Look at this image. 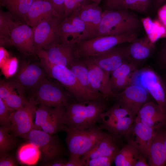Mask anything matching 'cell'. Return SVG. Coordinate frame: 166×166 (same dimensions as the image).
I'll return each instance as SVG.
<instances>
[{
    "instance_id": "1",
    "label": "cell",
    "mask_w": 166,
    "mask_h": 166,
    "mask_svg": "<svg viewBox=\"0 0 166 166\" xmlns=\"http://www.w3.org/2000/svg\"><path fill=\"white\" fill-rule=\"evenodd\" d=\"M103 97L86 103L71 102L66 107L65 125L74 129L87 128L101 121V116L107 108Z\"/></svg>"
},
{
    "instance_id": "2",
    "label": "cell",
    "mask_w": 166,
    "mask_h": 166,
    "mask_svg": "<svg viewBox=\"0 0 166 166\" xmlns=\"http://www.w3.org/2000/svg\"><path fill=\"white\" fill-rule=\"evenodd\" d=\"M39 58L40 64L47 75L63 85L73 96L77 102L86 103L104 97L99 93L91 91L84 87L67 67L53 64L43 57Z\"/></svg>"
},
{
    "instance_id": "3",
    "label": "cell",
    "mask_w": 166,
    "mask_h": 166,
    "mask_svg": "<svg viewBox=\"0 0 166 166\" xmlns=\"http://www.w3.org/2000/svg\"><path fill=\"white\" fill-rule=\"evenodd\" d=\"M142 25L141 20L127 10H105L95 37L137 33Z\"/></svg>"
},
{
    "instance_id": "4",
    "label": "cell",
    "mask_w": 166,
    "mask_h": 166,
    "mask_svg": "<svg viewBox=\"0 0 166 166\" xmlns=\"http://www.w3.org/2000/svg\"><path fill=\"white\" fill-rule=\"evenodd\" d=\"M63 131L69 157L81 158L107 133L97 125L85 129H74L65 125Z\"/></svg>"
},
{
    "instance_id": "5",
    "label": "cell",
    "mask_w": 166,
    "mask_h": 166,
    "mask_svg": "<svg viewBox=\"0 0 166 166\" xmlns=\"http://www.w3.org/2000/svg\"><path fill=\"white\" fill-rule=\"evenodd\" d=\"M63 87L60 83L53 81L46 77L28 91V100L36 105L66 107L71 102L70 95H72Z\"/></svg>"
},
{
    "instance_id": "6",
    "label": "cell",
    "mask_w": 166,
    "mask_h": 166,
    "mask_svg": "<svg viewBox=\"0 0 166 166\" xmlns=\"http://www.w3.org/2000/svg\"><path fill=\"white\" fill-rule=\"evenodd\" d=\"M138 33L119 35L99 36L87 39L76 46L75 59H81L101 54L125 43H130L138 38Z\"/></svg>"
},
{
    "instance_id": "7",
    "label": "cell",
    "mask_w": 166,
    "mask_h": 166,
    "mask_svg": "<svg viewBox=\"0 0 166 166\" xmlns=\"http://www.w3.org/2000/svg\"><path fill=\"white\" fill-rule=\"evenodd\" d=\"M131 84L145 89L166 114V88L160 76L155 71L148 68L138 69L132 76Z\"/></svg>"
},
{
    "instance_id": "8",
    "label": "cell",
    "mask_w": 166,
    "mask_h": 166,
    "mask_svg": "<svg viewBox=\"0 0 166 166\" xmlns=\"http://www.w3.org/2000/svg\"><path fill=\"white\" fill-rule=\"evenodd\" d=\"M91 38L84 23L76 14L73 13L61 21L57 43L75 47Z\"/></svg>"
},
{
    "instance_id": "9",
    "label": "cell",
    "mask_w": 166,
    "mask_h": 166,
    "mask_svg": "<svg viewBox=\"0 0 166 166\" xmlns=\"http://www.w3.org/2000/svg\"><path fill=\"white\" fill-rule=\"evenodd\" d=\"M26 139L39 148L44 163L61 157L63 154V144L57 135L33 128Z\"/></svg>"
},
{
    "instance_id": "10",
    "label": "cell",
    "mask_w": 166,
    "mask_h": 166,
    "mask_svg": "<svg viewBox=\"0 0 166 166\" xmlns=\"http://www.w3.org/2000/svg\"><path fill=\"white\" fill-rule=\"evenodd\" d=\"M156 130L134 120L124 136L128 144L148 159L150 146Z\"/></svg>"
},
{
    "instance_id": "11",
    "label": "cell",
    "mask_w": 166,
    "mask_h": 166,
    "mask_svg": "<svg viewBox=\"0 0 166 166\" xmlns=\"http://www.w3.org/2000/svg\"><path fill=\"white\" fill-rule=\"evenodd\" d=\"M62 19L56 17L49 18L33 28L36 53L57 42L58 28Z\"/></svg>"
},
{
    "instance_id": "12",
    "label": "cell",
    "mask_w": 166,
    "mask_h": 166,
    "mask_svg": "<svg viewBox=\"0 0 166 166\" xmlns=\"http://www.w3.org/2000/svg\"><path fill=\"white\" fill-rule=\"evenodd\" d=\"M14 18L10 26L9 36L11 45L26 54L36 53L33 28L26 23L15 20Z\"/></svg>"
},
{
    "instance_id": "13",
    "label": "cell",
    "mask_w": 166,
    "mask_h": 166,
    "mask_svg": "<svg viewBox=\"0 0 166 166\" xmlns=\"http://www.w3.org/2000/svg\"><path fill=\"white\" fill-rule=\"evenodd\" d=\"M30 102L26 106L12 111L10 116V131L15 136L25 139L34 128L33 118L37 108L36 105Z\"/></svg>"
},
{
    "instance_id": "14",
    "label": "cell",
    "mask_w": 166,
    "mask_h": 166,
    "mask_svg": "<svg viewBox=\"0 0 166 166\" xmlns=\"http://www.w3.org/2000/svg\"><path fill=\"white\" fill-rule=\"evenodd\" d=\"M114 99L135 117L141 107L149 101L148 93L142 87L131 84L121 93H116Z\"/></svg>"
},
{
    "instance_id": "15",
    "label": "cell",
    "mask_w": 166,
    "mask_h": 166,
    "mask_svg": "<svg viewBox=\"0 0 166 166\" xmlns=\"http://www.w3.org/2000/svg\"><path fill=\"white\" fill-rule=\"evenodd\" d=\"M47 75L40 65L24 62L21 65L13 80L17 86L25 94L26 91L38 85Z\"/></svg>"
},
{
    "instance_id": "16",
    "label": "cell",
    "mask_w": 166,
    "mask_h": 166,
    "mask_svg": "<svg viewBox=\"0 0 166 166\" xmlns=\"http://www.w3.org/2000/svg\"><path fill=\"white\" fill-rule=\"evenodd\" d=\"M81 59L87 67L89 81L94 91L100 93L106 98L114 99L116 93L111 89L110 74L97 65L90 57Z\"/></svg>"
},
{
    "instance_id": "17",
    "label": "cell",
    "mask_w": 166,
    "mask_h": 166,
    "mask_svg": "<svg viewBox=\"0 0 166 166\" xmlns=\"http://www.w3.org/2000/svg\"><path fill=\"white\" fill-rule=\"evenodd\" d=\"M74 47L57 42L37 51L36 54L38 56L45 57L53 64L68 68L75 59Z\"/></svg>"
},
{
    "instance_id": "18",
    "label": "cell",
    "mask_w": 166,
    "mask_h": 166,
    "mask_svg": "<svg viewBox=\"0 0 166 166\" xmlns=\"http://www.w3.org/2000/svg\"><path fill=\"white\" fill-rule=\"evenodd\" d=\"M119 45L101 54L89 57L97 65L111 74L124 63L131 62L127 52V47Z\"/></svg>"
},
{
    "instance_id": "19",
    "label": "cell",
    "mask_w": 166,
    "mask_h": 166,
    "mask_svg": "<svg viewBox=\"0 0 166 166\" xmlns=\"http://www.w3.org/2000/svg\"><path fill=\"white\" fill-rule=\"evenodd\" d=\"M134 121L157 129L162 127L166 122V114L157 104L149 101L139 110Z\"/></svg>"
},
{
    "instance_id": "20",
    "label": "cell",
    "mask_w": 166,
    "mask_h": 166,
    "mask_svg": "<svg viewBox=\"0 0 166 166\" xmlns=\"http://www.w3.org/2000/svg\"><path fill=\"white\" fill-rule=\"evenodd\" d=\"M52 17L63 18L48 0H34L23 20L33 28L42 21Z\"/></svg>"
},
{
    "instance_id": "21",
    "label": "cell",
    "mask_w": 166,
    "mask_h": 166,
    "mask_svg": "<svg viewBox=\"0 0 166 166\" xmlns=\"http://www.w3.org/2000/svg\"><path fill=\"white\" fill-rule=\"evenodd\" d=\"M103 11L99 4L93 2L82 6L74 13L84 23L92 38L95 37L101 22Z\"/></svg>"
},
{
    "instance_id": "22",
    "label": "cell",
    "mask_w": 166,
    "mask_h": 166,
    "mask_svg": "<svg viewBox=\"0 0 166 166\" xmlns=\"http://www.w3.org/2000/svg\"><path fill=\"white\" fill-rule=\"evenodd\" d=\"M130 43L126 48L129 60L139 65L148 58L155 48L147 36L138 38Z\"/></svg>"
},
{
    "instance_id": "23",
    "label": "cell",
    "mask_w": 166,
    "mask_h": 166,
    "mask_svg": "<svg viewBox=\"0 0 166 166\" xmlns=\"http://www.w3.org/2000/svg\"><path fill=\"white\" fill-rule=\"evenodd\" d=\"M118 141L110 134H107L81 158L85 161L93 158L116 154L120 149Z\"/></svg>"
},
{
    "instance_id": "24",
    "label": "cell",
    "mask_w": 166,
    "mask_h": 166,
    "mask_svg": "<svg viewBox=\"0 0 166 166\" xmlns=\"http://www.w3.org/2000/svg\"><path fill=\"white\" fill-rule=\"evenodd\" d=\"M164 131V125L156 130L150 148L148 158L149 166H164L166 165Z\"/></svg>"
},
{
    "instance_id": "25",
    "label": "cell",
    "mask_w": 166,
    "mask_h": 166,
    "mask_svg": "<svg viewBox=\"0 0 166 166\" xmlns=\"http://www.w3.org/2000/svg\"><path fill=\"white\" fill-rule=\"evenodd\" d=\"M129 115L133 116L128 109L116 102L101 114L102 124L99 127L102 130H107L111 135L118 122L123 118Z\"/></svg>"
},
{
    "instance_id": "26",
    "label": "cell",
    "mask_w": 166,
    "mask_h": 166,
    "mask_svg": "<svg viewBox=\"0 0 166 166\" xmlns=\"http://www.w3.org/2000/svg\"><path fill=\"white\" fill-rule=\"evenodd\" d=\"M65 107H56L54 113L41 128L45 132L55 134L60 131H63L65 125Z\"/></svg>"
},
{
    "instance_id": "27",
    "label": "cell",
    "mask_w": 166,
    "mask_h": 166,
    "mask_svg": "<svg viewBox=\"0 0 166 166\" xmlns=\"http://www.w3.org/2000/svg\"><path fill=\"white\" fill-rule=\"evenodd\" d=\"M41 156V152L39 148L29 142L21 146L17 152L19 161L21 163L27 165H35Z\"/></svg>"
},
{
    "instance_id": "28",
    "label": "cell",
    "mask_w": 166,
    "mask_h": 166,
    "mask_svg": "<svg viewBox=\"0 0 166 166\" xmlns=\"http://www.w3.org/2000/svg\"><path fill=\"white\" fill-rule=\"evenodd\" d=\"M140 153L127 143L117 153L114 162L116 166H134Z\"/></svg>"
},
{
    "instance_id": "29",
    "label": "cell",
    "mask_w": 166,
    "mask_h": 166,
    "mask_svg": "<svg viewBox=\"0 0 166 166\" xmlns=\"http://www.w3.org/2000/svg\"><path fill=\"white\" fill-rule=\"evenodd\" d=\"M140 20L147 36L152 43L154 44L159 38L166 37V28L159 20H152L148 17Z\"/></svg>"
},
{
    "instance_id": "30",
    "label": "cell",
    "mask_w": 166,
    "mask_h": 166,
    "mask_svg": "<svg viewBox=\"0 0 166 166\" xmlns=\"http://www.w3.org/2000/svg\"><path fill=\"white\" fill-rule=\"evenodd\" d=\"M34 0H0V1L1 4L6 7L13 16L24 20Z\"/></svg>"
},
{
    "instance_id": "31",
    "label": "cell",
    "mask_w": 166,
    "mask_h": 166,
    "mask_svg": "<svg viewBox=\"0 0 166 166\" xmlns=\"http://www.w3.org/2000/svg\"><path fill=\"white\" fill-rule=\"evenodd\" d=\"M68 68L82 85L87 89L94 91L89 81L88 68L81 59H75Z\"/></svg>"
},
{
    "instance_id": "32",
    "label": "cell",
    "mask_w": 166,
    "mask_h": 166,
    "mask_svg": "<svg viewBox=\"0 0 166 166\" xmlns=\"http://www.w3.org/2000/svg\"><path fill=\"white\" fill-rule=\"evenodd\" d=\"M10 128L7 126L0 127V158L9 155L10 152L16 146L18 140L13 134L9 132Z\"/></svg>"
},
{
    "instance_id": "33",
    "label": "cell",
    "mask_w": 166,
    "mask_h": 166,
    "mask_svg": "<svg viewBox=\"0 0 166 166\" xmlns=\"http://www.w3.org/2000/svg\"><path fill=\"white\" fill-rule=\"evenodd\" d=\"M3 100L8 108L12 111L26 106L30 102L17 86L16 88Z\"/></svg>"
},
{
    "instance_id": "34",
    "label": "cell",
    "mask_w": 166,
    "mask_h": 166,
    "mask_svg": "<svg viewBox=\"0 0 166 166\" xmlns=\"http://www.w3.org/2000/svg\"><path fill=\"white\" fill-rule=\"evenodd\" d=\"M14 18L9 12L0 11V44L11 45L10 38V22Z\"/></svg>"
},
{
    "instance_id": "35",
    "label": "cell",
    "mask_w": 166,
    "mask_h": 166,
    "mask_svg": "<svg viewBox=\"0 0 166 166\" xmlns=\"http://www.w3.org/2000/svg\"><path fill=\"white\" fill-rule=\"evenodd\" d=\"M139 65L131 62H126L112 72L110 81L131 76L138 69Z\"/></svg>"
},
{
    "instance_id": "36",
    "label": "cell",
    "mask_w": 166,
    "mask_h": 166,
    "mask_svg": "<svg viewBox=\"0 0 166 166\" xmlns=\"http://www.w3.org/2000/svg\"><path fill=\"white\" fill-rule=\"evenodd\" d=\"M18 67V61L16 57L9 58L0 67L2 73L6 78L15 75Z\"/></svg>"
},
{
    "instance_id": "37",
    "label": "cell",
    "mask_w": 166,
    "mask_h": 166,
    "mask_svg": "<svg viewBox=\"0 0 166 166\" xmlns=\"http://www.w3.org/2000/svg\"><path fill=\"white\" fill-rule=\"evenodd\" d=\"M132 75L110 81L112 91L114 93H117L118 92L122 91L131 85Z\"/></svg>"
},
{
    "instance_id": "38",
    "label": "cell",
    "mask_w": 166,
    "mask_h": 166,
    "mask_svg": "<svg viewBox=\"0 0 166 166\" xmlns=\"http://www.w3.org/2000/svg\"><path fill=\"white\" fill-rule=\"evenodd\" d=\"M116 153L109 156H101L89 159L85 161V166H111L114 162Z\"/></svg>"
},
{
    "instance_id": "39",
    "label": "cell",
    "mask_w": 166,
    "mask_h": 166,
    "mask_svg": "<svg viewBox=\"0 0 166 166\" xmlns=\"http://www.w3.org/2000/svg\"><path fill=\"white\" fill-rule=\"evenodd\" d=\"M12 111L7 107L3 100L0 98V124L10 128V116Z\"/></svg>"
},
{
    "instance_id": "40",
    "label": "cell",
    "mask_w": 166,
    "mask_h": 166,
    "mask_svg": "<svg viewBox=\"0 0 166 166\" xmlns=\"http://www.w3.org/2000/svg\"><path fill=\"white\" fill-rule=\"evenodd\" d=\"M16 87L13 80L6 81L1 80L0 82V98L4 100Z\"/></svg>"
},
{
    "instance_id": "41",
    "label": "cell",
    "mask_w": 166,
    "mask_h": 166,
    "mask_svg": "<svg viewBox=\"0 0 166 166\" xmlns=\"http://www.w3.org/2000/svg\"><path fill=\"white\" fill-rule=\"evenodd\" d=\"M139 0H123L119 10H127L139 12Z\"/></svg>"
},
{
    "instance_id": "42",
    "label": "cell",
    "mask_w": 166,
    "mask_h": 166,
    "mask_svg": "<svg viewBox=\"0 0 166 166\" xmlns=\"http://www.w3.org/2000/svg\"><path fill=\"white\" fill-rule=\"evenodd\" d=\"M58 14L64 18V3L65 0H48Z\"/></svg>"
},
{
    "instance_id": "43",
    "label": "cell",
    "mask_w": 166,
    "mask_h": 166,
    "mask_svg": "<svg viewBox=\"0 0 166 166\" xmlns=\"http://www.w3.org/2000/svg\"><path fill=\"white\" fill-rule=\"evenodd\" d=\"M18 164L14 158L12 156H8L0 158V166H15Z\"/></svg>"
},
{
    "instance_id": "44",
    "label": "cell",
    "mask_w": 166,
    "mask_h": 166,
    "mask_svg": "<svg viewBox=\"0 0 166 166\" xmlns=\"http://www.w3.org/2000/svg\"><path fill=\"white\" fill-rule=\"evenodd\" d=\"M123 0H106L105 7L107 10H119Z\"/></svg>"
},
{
    "instance_id": "45",
    "label": "cell",
    "mask_w": 166,
    "mask_h": 166,
    "mask_svg": "<svg viewBox=\"0 0 166 166\" xmlns=\"http://www.w3.org/2000/svg\"><path fill=\"white\" fill-rule=\"evenodd\" d=\"M67 161L62 157L44 163L42 165L45 166H65Z\"/></svg>"
},
{
    "instance_id": "46",
    "label": "cell",
    "mask_w": 166,
    "mask_h": 166,
    "mask_svg": "<svg viewBox=\"0 0 166 166\" xmlns=\"http://www.w3.org/2000/svg\"><path fill=\"white\" fill-rule=\"evenodd\" d=\"M85 161L82 158L69 157L65 166H85Z\"/></svg>"
},
{
    "instance_id": "47",
    "label": "cell",
    "mask_w": 166,
    "mask_h": 166,
    "mask_svg": "<svg viewBox=\"0 0 166 166\" xmlns=\"http://www.w3.org/2000/svg\"><path fill=\"white\" fill-rule=\"evenodd\" d=\"M159 61L162 67L166 68V42L163 46L160 52Z\"/></svg>"
},
{
    "instance_id": "48",
    "label": "cell",
    "mask_w": 166,
    "mask_h": 166,
    "mask_svg": "<svg viewBox=\"0 0 166 166\" xmlns=\"http://www.w3.org/2000/svg\"><path fill=\"white\" fill-rule=\"evenodd\" d=\"M158 15L159 21L166 28V7L164 5L159 10Z\"/></svg>"
},
{
    "instance_id": "49",
    "label": "cell",
    "mask_w": 166,
    "mask_h": 166,
    "mask_svg": "<svg viewBox=\"0 0 166 166\" xmlns=\"http://www.w3.org/2000/svg\"><path fill=\"white\" fill-rule=\"evenodd\" d=\"M7 52L2 47L0 48V67H1L9 58Z\"/></svg>"
},
{
    "instance_id": "50",
    "label": "cell",
    "mask_w": 166,
    "mask_h": 166,
    "mask_svg": "<svg viewBox=\"0 0 166 166\" xmlns=\"http://www.w3.org/2000/svg\"><path fill=\"white\" fill-rule=\"evenodd\" d=\"M147 158L140 153L138 158L134 166H148V163L147 162Z\"/></svg>"
},
{
    "instance_id": "51",
    "label": "cell",
    "mask_w": 166,
    "mask_h": 166,
    "mask_svg": "<svg viewBox=\"0 0 166 166\" xmlns=\"http://www.w3.org/2000/svg\"><path fill=\"white\" fill-rule=\"evenodd\" d=\"M166 2V0H155V6L158 8L163 5Z\"/></svg>"
},
{
    "instance_id": "52",
    "label": "cell",
    "mask_w": 166,
    "mask_h": 166,
    "mask_svg": "<svg viewBox=\"0 0 166 166\" xmlns=\"http://www.w3.org/2000/svg\"><path fill=\"white\" fill-rule=\"evenodd\" d=\"M76 1L81 6L89 3L88 2V0H76Z\"/></svg>"
},
{
    "instance_id": "53",
    "label": "cell",
    "mask_w": 166,
    "mask_h": 166,
    "mask_svg": "<svg viewBox=\"0 0 166 166\" xmlns=\"http://www.w3.org/2000/svg\"><path fill=\"white\" fill-rule=\"evenodd\" d=\"M164 143L165 147V154L166 155V129L165 128L164 126Z\"/></svg>"
},
{
    "instance_id": "54",
    "label": "cell",
    "mask_w": 166,
    "mask_h": 166,
    "mask_svg": "<svg viewBox=\"0 0 166 166\" xmlns=\"http://www.w3.org/2000/svg\"><path fill=\"white\" fill-rule=\"evenodd\" d=\"M92 2H93L95 3H97L98 4H99L101 2L102 0H89Z\"/></svg>"
},
{
    "instance_id": "55",
    "label": "cell",
    "mask_w": 166,
    "mask_h": 166,
    "mask_svg": "<svg viewBox=\"0 0 166 166\" xmlns=\"http://www.w3.org/2000/svg\"><path fill=\"white\" fill-rule=\"evenodd\" d=\"M164 126L165 128L166 129V122H165L164 125Z\"/></svg>"
}]
</instances>
